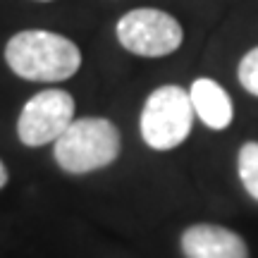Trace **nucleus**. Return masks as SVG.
<instances>
[{"mask_svg":"<svg viewBox=\"0 0 258 258\" xmlns=\"http://www.w3.org/2000/svg\"><path fill=\"white\" fill-rule=\"evenodd\" d=\"M10 70L29 82H62L77 74L82 53L70 38L50 31H19L8 41Z\"/></svg>","mask_w":258,"mask_h":258,"instance_id":"f257e3e1","label":"nucleus"},{"mask_svg":"<svg viewBox=\"0 0 258 258\" xmlns=\"http://www.w3.org/2000/svg\"><path fill=\"white\" fill-rule=\"evenodd\" d=\"M120 156V132L105 117L74 120L55 141V160L64 172L84 175L110 165Z\"/></svg>","mask_w":258,"mask_h":258,"instance_id":"f03ea898","label":"nucleus"},{"mask_svg":"<svg viewBox=\"0 0 258 258\" xmlns=\"http://www.w3.org/2000/svg\"><path fill=\"white\" fill-rule=\"evenodd\" d=\"M194 105L182 86H160L148 96L141 112V137L156 151L179 146L194 124Z\"/></svg>","mask_w":258,"mask_h":258,"instance_id":"7ed1b4c3","label":"nucleus"},{"mask_svg":"<svg viewBox=\"0 0 258 258\" xmlns=\"http://www.w3.org/2000/svg\"><path fill=\"white\" fill-rule=\"evenodd\" d=\"M117 38L129 53L141 57H163L182 46V27L160 10H132L117 22Z\"/></svg>","mask_w":258,"mask_h":258,"instance_id":"20e7f679","label":"nucleus"},{"mask_svg":"<svg viewBox=\"0 0 258 258\" xmlns=\"http://www.w3.org/2000/svg\"><path fill=\"white\" fill-rule=\"evenodd\" d=\"M74 122V98L60 89H46L29 98L19 112L17 134L27 146L57 141Z\"/></svg>","mask_w":258,"mask_h":258,"instance_id":"39448f33","label":"nucleus"},{"mask_svg":"<svg viewBox=\"0 0 258 258\" xmlns=\"http://www.w3.org/2000/svg\"><path fill=\"white\" fill-rule=\"evenodd\" d=\"M186 258H249V246L237 232L220 225H191L182 234Z\"/></svg>","mask_w":258,"mask_h":258,"instance_id":"423d86ee","label":"nucleus"},{"mask_svg":"<svg viewBox=\"0 0 258 258\" xmlns=\"http://www.w3.org/2000/svg\"><path fill=\"white\" fill-rule=\"evenodd\" d=\"M191 98L194 112L199 115V120L211 129H225L232 122V101L227 91L213 79H196L191 84Z\"/></svg>","mask_w":258,"mask_h":258,"instance_id":"0eeeda50","label":"nucleus"},{"mask_svg":"<svg viewBox=\"0 0 258 258\" xmlns=\"http://www.w3.org/2000/svg\"><path fill=\"white\" fill-rule=\"evenodd\" d=\"M237 167H239V179L244 184V189L249 191V196H253L258 201V144L256 141H249V144L241 146Z\"/></svg>","mask_w":258,"mask_h":258,"instance_id":"6e6552de","label":"nucleus"},{"mask_svg":"<svg viewBox=\"0 0 258 258\" xmlns=\"http://www.w3.org/2000/svg\"><path fill=\"white\" fill-rule=\"evenodd\" d=\"M239 82L249 93L258 96V48L249 50L239 64Z\"/></svg>","mask_w":258,"mask_h":258,"instance_id":"1a4fd4ad","label":"nucleus"},{"mask_svg":"<svg viewBox=\"0 0 258 258\" xmlns=\"http://www.w3.org/2000/svg\"><path fill=\"white\" fill-rule=\"evenodd\" d=\"M8 184V170H5V165L0 163V189Z\"/></svg>","mask_w":258,"mask_h":258,"instance_id":"9d476101","label":"nucleus"}]
</instances>
